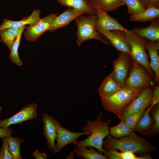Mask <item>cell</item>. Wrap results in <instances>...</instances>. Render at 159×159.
<instances>
[{"label": "cell", "mask_w": 159, "mask_h": 159, "mask_svg": "<svg viewBox=\"0 0 159 159\" xmlns=\"http://www.w3.org/2000/svg\"><path fill=\"white\" fill-rule=\"evenodd\" d=\"M4 138L8 143L9 149L12 155L13 159H22L20 154V148L21 143L24 142L22 138L18 137H13L11 136Z\"/></svg>", "instance_id": "obj_27"}, {"label": "cell", "mask_w": 159, "mask_h": 159, "mask_svg": "<svg viewBox=\"0 0 159 159\" xmlns=\"http://www.w3.org/2000/svg\"><path fill=\"white\" fill-rule=\"evenodd\" d=\"M101 34L118 51L125 52L130 55L131 52L130 45L125 37L119 31L104 32Z\"/></svg>", "instance_id": "obj_16"}, {"label": "cell", "mask_w": 159, "mask_h": 159, "mask_svg": "<svg viewBox=\"0 0 159 159\" xmlns=\"http://www.w3.org/2000/svg\"><path fill=\"white\" fill-rule=\"evenodd\" d=\"M26 26L20 28L18 34L12 45L9 58L11 61L21 66L23 64L19 54V49L20 45L21 36Z\"/></svg>", "instance_id": "obj_24"}, {"label": "cell", "mask_w": 159, "mask_h": 159, "mask_svg": "<svg viewBox=\"0 0 159 159\" xmlns=\"http://www.w3.org/2000/svg\"><path fill=\"white\" fill-rule=\"evenodd\" d=\"M61 5L77 10L88 16L96 15L95 8L87 0H54Z\"/></svg>", "instance_id": "obj_20"}, {"label": "cell", "mask_w": 159, "mask_h": 159, "mask_svg": "<svg viewBox=\"0 0 159 159\" xmlns=\"http://www.w3.org/2000/svg\"><path fill=\"white\" fill-rule=\"evenodd\" d=\"M132 64L130 55L124 52H119L117 59L113 60V72L115 80L122 87L125 84L129 73Z\"/></svg>", "instance_id": "obj_8"}, {"label": "cell", "mask_w": 159, "mask_h": 159, "mask_svg": "<svg viewBox=\"0 0 159 159\" xmlns=\"http://www.w3.org/2000/svg\"><path fill=\"white\" fill-rule=\"evenodd\" d=\"M20 28L9 27L0 30L1 42L5 44L10 51L18 34Z\"/></svg>", "instance_id": "obj_23"}, {"label": "cell", "mask_w": 159, "mask_h": 159, "mask_svg": "<svg viewBox=\"0 0 159 159\" xmlns=\"http://www.w3.org/2000/svg\"><path fill=\"white\" fill-rule=\"evenodd\" d=\"M33 156L36 159H47V155L45 153H41L36 150L33 153Z\"/></svg>", "instance_id": "obj_38"}, {"label": "cell", "mask_w": 159, "mask_h": 159, "mask_svg": "<svg viewBox=\"0 0 159 159\" xmlns=\"http://www.w3.org/2000/svg\"><path fill=\"white\" fill-rule=\"evenodd\" d=\"M147 8L150 6L159 7V0H138Z\"/></svg>", "instance_id": "obj_36"}, {"label": "cell", "mask_w": 159, "mask_h": 159, "mask_svg": "<svg viewBox=\"0 0 159 159\" xmlns=\"http://www.w3.org/2000/svg\"><path fill=\"white\" fill-rule=\"evenodd\" d=\"M159 87L158 85H155L153 91L152 97V103L150 107L152 109L154 106L159 103Z\"/></svg>", "instance_id": "obj_32"}, {"label": "cell", "mask_w": 159, "mask_h": 159, "mask_svg": "<svg viewBox=\"0 0 159 159\" xmlns=\"http://www.w3.org/2000/svg\"><path fill=\"white\" fill-rule=\"evenodd\" d=\"M127 7V11L130 15L139 13L144 11L146 8L138 0H122Z\"/></svg>", "instance_id": "obj_29"}, {"label": "cell", "mask_w": 159, "mask_h": 159, "mask_svg": "<svg viewBox=\"0 0 159 159\" xmlns=\"http://www.w3.org/2000/svg\"><path fill=\"white\" fill-rule=\"evenodd\" d=\"M95 8L97 16L96 30L100 33L104 32L118 30L125 32L127 29L123 27L117 19L110 16L107 12L96 5L89 4Z\"/></svg>", "instance_id": "obj_7"}, {"label": "cell", "mask_w": 159, "mask_h": 159, "mask_svg": "<svg viewBox=\"0 0 159 159\" xmlns=\"http://www.w3.org/2000/svg\"><path fill=\"white\" fill-rule=\"evenodd\" d=\"M151 110L149 107L145 110L143 115L136 123L133 129L134 131L143 133L149 129L152 124L150 115Z\"/></svg>", "instance_id": "obj_25"}, {"label": "cell", "mask_w": 159, "mask_h": 159, "mask_svg": "<svg viewBox=\"0 0 159 159\" xmlns=\"http://www.w3.org/2000/svg\"><path fill=\"white\" fill-rule=\"evenodd\" d=\"M2 108L0 106V113H1V110H2Z\"/></svg>", "instance_id": "obj_42"}, {"label": "cell", "mask_w": 159, "mask_h": 159, "mask_svg": "<svg viewBox=\"0 0 159 159\" xmlns=\"http://www.w3.org/2000/svg\"><path fill=\"white\" fill-rule=\"evenodd\" d=\"M38 106L35 103L28 104L15 115L6 119L0 120V127L7 129L13 124H19L24 121L37 118Z\"/></svg>", "instance_id": "obj_10"}, {"label": "cell", "mask_w": 159, "mask_h": 159, "mask_svg": "<svg viewBox=\"0 0 159 159\" xmlns=\"http://www.w3.org/2000/svg\"><path fill=\"white\" fill-rule=\"evenodd\" d=\"M57 13L51 14L44 17L40 18L35 24L25 27L23 31L24 37L29 41L34 42L39 39L49 28Z\"/></svg>", "instance_id": "obj_11"}, {"label": "cell", "mask_w": 159, "mask_h": 159, "mask_svg": "<svg viewBox=\"0 0 159 159\" xmlns=\"http://www.w3.org/2000/svg\"><path fill=\"white\" fill-rule=\"evenodd\" d=\"M110 133L116 138L127 136L134 131L128 127L125 123L121 121L117 125L109 127Z\"/></svg>", "instance_id": "obj_28"}, {"label": "cell", "mask_w": 159, "mask_h": 159, "mask_svg": "<svg viewBox=\"0 0 159 159\" xmlns=\"http://www.w3.org/2000/svg\"><path fill=\"white\" fill-rule=\"evenodd\" d=\"M0 150V159H13L12 155L9 149V144L8 142L4 138Z\"/></svg>", "instance_id": "obj_31"}, {"label": "cell", "mask_w": 159, "mask_h": 159, "mask_svg": "<svg viewBox=\"0 0 159 159\" xmlns=\"http://www.w3.org/2000/svg\"><path fill=\"white\" fill-rule=\"evenodd\" d=\"M131 59V66L125 83L124 88L142 90L145 87L153 85L154 80L146 70Z\"/></svg>", "instance_id": "obj_6"}, {"label": "cell", "mask_w": 159, "mask_h": 159, "mask_svg": "<svg viewBox=\"0 0 159 159\" xmlns=\"http://www.w3.org/2000/svg\"><path fill=\"white\" fill-rule=\"evenodd\" d=\"M152 157L148 154H146L145 155L141 156L138 157L137 159H152Z\"/></svg>", "instance_id": "obj_39"}, {"label": "cell", "mask_w": 159, "mask_h": 159, "mask_svg": "<svg viewBox=\"0 0 159 159\" xmlns=\"http://www.w3.org/2000/svg\"><path fill=\"white\" fill-rule=\"evenodd\" d=\"M106 137L102 145L105 150L115 149L121 152L130 151L139 154H146L158 150L153 144L145 138L138 136L134 131L129 135L119 139L115 138L109 134Z\"/></svg>", "instance_id": "obj_1"}, {"label": "cell", "mask_w": 159, "mask_h": 159, "mask_svg": "<svg viewBox=\"0 0 159 159\" xmlns=\"http://www.w3.org/2000/svg\"><path fill=\"white\" fill-rule=\"evenodd\" d=\"M148 26L144 27H136L130 31L136 36L149 41L159 42V19L151 21Z\"/></svg>", "instance_id": "obj_14"}, {"label": "cell", "mask_w": 159, "mask_h": 159, "mask_svg": "<svg viewBox=\"0 0 159 159\" xmlns=\"http://www.w3.org/2000/svg\"><path fill=\"white\" fill-rule=\"evenodd\" d=\"M84 14L72 8H69L54 19L48 31L53 32L57 29L69 24L78 16Z\"/></svg>", "instance_id": "obj_15"}, {"label": "cell", "mask_w": 159, "mask_h": 159, "mask_svg": "<svg viewBox=\"0 0 159 159\" xmlns=\"http://www.w3.org/2000/svg\"><path fill=\"white\" fill-rule=\"evenodd\" d=\"M153 117L155 122L154 125L151 130L153 133L158 132L159 130V108L157 107L153 114Z\"/></svg>", "instance_id": "obj_33"}, {"label": "cell", "mask_w": 159, "mask_h": 159, "mask_svg": "<svg viewBox=\"0 0 159 159\" xmlns=\"http://www.w3.org/2000/svg\"><path fill=\"white\" fill-rule=\"evenodd\" d=\"M145 49L148 52L150 59V66L154 72L155 81L158 84L159 82V57L158 54L159 49V42L148 41L145 46Z\"/></svg>", "instance_id": "obj_18"}, {"label": "cell", "mask_w": 159, "mask_h": 159, "mask_svg": "<svg viewBox=\"0 0 159 159\" xmlns=\"http://www.w3.org/2000/svg\"><path fill=\"white\" fill-rule=\"evenodd\" d=\"M75 153L70 152L69 155L67 157L66 159H74V156Z\"/></svg>", "instance_id": "obj_40"}, {"label": "cell", "mask_w": 159, "mask_h": 159, "mask_svg": "<svg viewBox=\"0 0 159 159\" xmlns=\"http://www.w3.org/2000/svg\"><path fill=\"white\" fill-rule=\"evenodd\" d=\"M13 131L12 129L10 127L5 129L0 127V138H2L4 137H9L11 135Z\"/></svg>", "instance_id": "obj_37"}, {"label": "cell", "mask_w": 159, "mask_h": 159, "mask_svg": "<svg viewBox=\"0 0 159 159\" xmlns=\"http://www.w3.org/2000/svg\"><path fill=\"white\" fill-rule=\"evenodd\" d=\"M102 112H101L94 121L87 120L86 124L82 129L90 131V134L83 140L79 141L77 140L74 141L72 144L74 146L87 147L91 146L97 149L101 154L106 152L102 148V145L104 139L109 134L108 126L111 120L108 119L106 121H102Z\"/></svg>", "instance_id": "obj_2"}, {"label": "cell", "mask_w": 159, "mask_h": 159, "mask_svg": "<svg viewBox=\"0 0 159 159\" xmlns=\"http://www.w3.org/2000/svg\"><path fill=\"white\" fill-rule=\"evenodd\" d=\"M123 88L115 80L112 71L103 80L98 91L100 97L109 96Z\"/></svg>", "instance_id": "obj_19"}, {"label": "cell", "mask_w": 159, "mask_h": 159, "mask_svg": "<svg viewBox=\"0 0 159 159\" xmlns=\"http://www.w3.org/2000/svg\"><path fill=\"white\" fill-rule=\"evenodd\" d=\"M151 87H148L143 89L139 95L125 107L122 112L123 118L120 121L127 116L150 106L153 93Z\"/></svg>", "instance_id": "obj_9"}, {"label": "cell", "mask_w": 159, "mask_h": 159, "mask_svg": "<svg viewBox=\"0 0 159 159\" xmlns=\"http://www.w3.org/2000/svg\"><path fill=\"white\" fill-rule=\"evenodd\" d=\"M40 11L39 9L33 10L29 16L18 21H14L4 19L0 25V30L9 27L20 28L26 25L32 26L36 24L40 19Z\"/></svg>", "instance_id": "obj_17"}, {"label": "cell", "mask_w": 159, "mask_h": 159, "mask_svg": "<svg viewBox=\"0 0 159 159\" xmlns=\"http://www.w3.org/2000/svg\"><path fill=\"white\" fill-rule=\"evenodd\" d=\"M141 90H133L123 88L109 96H101L103 106L107 111L116 115L121 120L125 107L140 94Z\"/></svg>", "instance_id": "obj_3"}, {"label": "cell", "mask_w": 159, "mask_h": 159, "mask_svg": "<svg viewBox=\"0 0 159 159\" xmlns=\"http://www.w3.org/2000/svg\"><path fill=\"white\" fill-rule=\"evenodd\" d=\"M119 31L125 37L130 45V58L143 66L155 80L154 74L150 67L149 57L145 51V46L148 40L136 36L128 29L125 32Z\"/></svg>", "instance_id": "obj_5"}, {"label": "cell", "mask_w": 159, "mask_h": 159, "mask_svg": "<svg viewBox=\"0 0 159 159\" xmlns=\"http://www.w3.org/2000/svg\"><path fill=\"white\" fill-rule=\"evenodd\" d=\"M41 120L43 126L42 135L46 139L47 147L54 154H57L55 144L57 136L56 127L60 123L45 113L42 115Z\"/></svg>", "instance_id": "obj_12"}, {"label": "cell", "mask_w": 159, "mask_h": 159, "mask_svg": "<svg viewBox=\"0 0 159 159\" xmlns=\"http://www.w3.org/2000/svg\"><path fill=\"white\" fill-rule=\"evenodd\" d=\"M90 149L87 147L82 146L76 147L74 150V153L80 158L83 159H107L105 155L97 152L93 147H89Z\"/></svg>", "instance_id": "obj_22"}, {"label": "cell", "mask_w": 159, "mask_h": 159, "mask_svg": "<svg viewBox=\"0 0 159 159\" xmlns=\"http://www.w3.org/2000/svg\"><path fill=\"white\" fill-rule=\"evenodd\" d=\"M159 17V8L155 6H150L142 12L130 15L129 20L131 21L145 22L150 21Z\"/></svg>", "instance_id": "obj_21"}, {"label": "cell", "mask_w": 159, "mask_h": 159, "mask_svg": "<svg viewBox=\"0 0 159 159\" xmlns=\"http://www.w3.org/2000/svg\"><path fill=\"white\" fill-rule=\"evenodd\" d=\"M93 0H87V2L89 4L92 2Z\"/></svg>", "instance_id": "obj_41"}, {"label": "cell", "mask_w": 159, "mask_h": 159, "mask_svg": "<svg viewBox=\"0 0 159 159\" xmlns=\"http://www.w3.org/2000/svg\"><path fill=\"white\" fill-rule=\"evenodd\" d=\"M57 136L55 147L57 153L59 152L66 145L73 144L80 136L83 135H90L91 132L85 131L82 132H75L68 130L61 126V123L56 127Z\"/></svg>", "instance_id": "obj_13"}, {"label": "cell", "mask_w": 159, "mask_h": 159, "mask_svg": "<svg viewBox=\"0 0 159 159\" xmlns=\"http://www.w3.org/2000/svg\"><path fill=\"white\" fill-rule=\"evenodd\" d=\"M89 4L98 6L107 12L115 11L125 5L122 0H93Z\"/></svg>", "instance_id": "obj_26"}, {"label": "cell", "mask_w": 159, "mask_h": 159, "mask_svg": "<svg viewBox=\"0 0 159 159\" xmlns=\"http://www.w3.org/2000/svg\"><path fill=\"white\" fill-rule=\"evenodd\" d=\"M120 159H137V157L134 153L130 151H123L119 153Z\"/></svg>", "instance_id": "obj_35"}, {"label": "cell", "mask_w": 159, "mask_h": 159, "mask_svg": "<svg viewBox=\"0 0 159 159\" xmlns=\"http://www.w3.org/2000/svg\"><path fill=\"white\" fill-rule=\"evenodd\" d=\"M146 109H143L138 112L129 115L121 121L124 122L130 128L133 129L139 119L143 115Z\"/></svg>", "instance_id": "obj_30"}, {"label": "cell", "mask_w": 159, "mask_h": 159, "mask_svg": "<svg viewBox=\"0 0 159 159\" xmlns=\"http://www.w3.org/2000/svg\"><path fill=\"white\" fill-rule=\"evenodd\" d=\"M80 16L74 19L77 30L76 43L79 46L86 40L93 39L100 41L106 45H110V41L95 28L97 18L96 15L85 16Z\"/></svg>", "instance_id": "obj_4"}, {"label": "cell", "mask_w": 159, "mask_h": 159, "mask_svg": "<svg viewBox=\"0 0 159 159\" xmlns=\"http://www.w3.org/2000/svg\"><path fill=\"white\" fill-rule=\"evenodd\" d=\"M105 155L110 159H120L119 155V152L117 149H110L105 150Z\"/></svg>", "instance_id": "obj_34"}]
</instances>
